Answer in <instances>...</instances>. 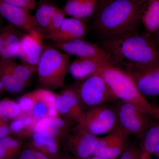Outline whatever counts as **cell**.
Segmentation results:
<instances>
[{
  "label": "cell",
  "instance_id": "obj_6",
  "mask_svg": "<svg viewBox=\"0 0 159 159\" xmlns=\"http://www.w3.org/2000/svg\"><path fill=\"white\" fill-rule=\"evenodd\" d=\"M76 125L98 136L110 133L119 123L116 109L104 105L86 110L82 121Z\"/></svg>",
  "mask_w": 159,
  "mask_h": 159
},
{
  "label": "cell",
  "instance_id": "obj_7",
  "mask_svg": "<svg viewBox=\"0 0 159 159\" xmlns=\"http://www.w3.org/2000/svg\"><path fill=\"white\" fill-rule=\"evenodd\" d=\"M119 125L126 133L142 139L150 126L148 118L139 108L121 101L115 107Z\"/></svg>",
  "mask_w": 159,
  "mask_h": 159
},
{
  "label": "cell",
  "instance_id": "obj_26",
  "mask_svg": "<svg viewBox=\"0 0 159 159\" xmlns=\"http://www.w3.org/2000/svg\"><path fill=\"white\" fill-rule=\"evenodd\" d=\"M22 113L17 102L8 99L0 100V118L2 119H15Z\"/></svg>",
  "mask_w": 159,
  "mask_h": 159
},
{
  "label": "cell",
  "instance_id": "obj_22",
  "mask_svg": "<svg viewBox=\"0 0 159 159\" xmlns=\"http://www.w3.org/2000/svg\"><path fill=\"white\" fill-rule=\"evenodd\" d=\"M140 20L148 33L159 30V0H150L145 10L142 9Z\"/></svg>",
  "mask_w": 159,
  "mask_h": 159
},
{
  "label": "cell",
  "instance_id": "obj_17",
  "mask_svg": "<svg viewBox=\"0 0 159 159\" xmlns=\"http://www.w3.org/2000/svg\"><path fill=\"white\" fill-rule=\"evenodd\" d=\"M109 64L115 65L111 61L102 58H78L70 63L68 72L75 79H85L101 67Z\"/></svg>",
  "mask_w": 159,
  "mask_h": 159
},
{
  "label": "cell",
  "instance_id": "obj_19",
  "mask_svg": "<svg viewBox=\"0 0 159 159\" xmlns=\"http://www.w3.org/2000/svg\"><path fill=\"white\" fill-rule=\"evenodd\" d=\"M35 14L32 16L34 25L38 31L45 36L48 33L52 18L59 9L50 1L41 0L38 3Z\"/></svg>",
  "mask_w": 159,
  "mask_h": 159
},
{
  "label": "cell",
  "instance_id": "obj_30",
  "mask_svg": "<svg viewBox=\"0 0 159 159\" xmlns=\"http://www.w3.org/2000/svg\"><path fill=\"white\" fill-rule=\"evenodd\" d=\"M17 103L23 113L30 114L34 106V100L31 92L20 97Z\"/></svg>",
  "mask_w": 159,
  "mask_h": 159
},
{
  "label": "cell",
  "instance_id": "obj_3",
  "mask_svg": "<svg viewBox=\"0 0 159 159\" xmlns=\"http://www.w3.org/2000/svg\"><path fill=\"white\" fill-rule=\"evenodd\" d=\"M97 72L102 76L118 99L132 104L145 115L159 121V107L146 100L128 72L111 64L101 67Z\"/></svg>",
  "mask_w": 159,
  "mask_h": 159
},
{
  "label": "cell",
  "instance_id": "obj_44",
  "mask_svg": "<svg viewBox=\"0 0 159 159\" xmlns=\"http://www.w3.org/2000/svg\"><path fill=\"white\" fill-rule=\"evenodd\" d=\"M71 159H77L76 158H75V157H73V156H71Z\"/></svg>",
  "mask_w": 159,
  "mask_h": 159
},
{
  "label": "cell",
  "instance_id": "obj_18",
  "mask_svg": "<svg viewBox=\"0 0 159 159\" xmlns=\"http://www.w3.org/2000/svg\"><path fill=\"white\" fill-rule=\"evenodd\" d=\"M99 3V0H67L63 9L70 17L84 20L95 13Z\"/></svg>",
  "mask_w": 159,
  "mask_h": 159
},
{
  "label": "cell",
  "instance_id": "obj_13",
  "mask_svg": "<svg viewBox=\"0 0 159 159\" xmlns=\"http://www.w3.org/2000/svg\"><path fill=\"white\" fill-rule=\"evenodd\" d=\"M87 26L82 20L66 18L55 33L45 38L54 43H61L74 40L83 39L88 32Z\"/></svg>",
  "mask_w": 159,
  "mask_h": 159
},
{
  "label": "cell",
  "instance_id": "obj_47",
  "mask_svg": "<svg viewBox=\"0 0 159 159\" xmlns=\"http://www.w3.org/2000/svg\"><path fill=\"white\" fill-rule=\"evenodd\" d=\"M46 1H51V0H46Z\"/></svg>",
  "mask_w": 159,
  "mask_h": 159
},
{
  "label": "cell",
  "instance_id": "obj_12",
  "mask_svg": "<svg viewBox=\"0 0 159 159\" xmlns=\"http://www.w3.org/2000/svg\"><path fill=\"white\" fill-rule=\"evenodd\" d=\"M127 72L144 97L159 95V64Z\"/></svg>",
  "mask_w": 159,
  "mask_h": 159
},
{
  "label": "cell",
  "instance_id": "obj_23",
  "mask_svg": "<svg viewBox=\"0 0 159 159\" xmlns=\"http://www.w3.org/2000/svg\"><path fill=\"white\" fill-rule=\"evenodd\" d=\"M8 24L9 28L5 39L4 48L0 57L12 59L18 57L20 39L21 36H20L17 28L9 23Z\"/></svg>",
  "mask_w": 159,
  "mask_h": 159
},
{
  "label": "cell",
  "instance_id": "obj_1",
  "mask_svg": "<svg viewBox=\"0 0 159 159\" xmlns=\"http://www.w3.org/2000/svg\"><path fill=\"white\" fill-rule=\"evenodd\" d=\"M102 48L115 66H125L129 72L159 64V50L150 38L134 31L106 39Z\"/></svg>",
  "mask_w": 159,
  "mask_h": 159
},
{
  "label": "cell",
  "instance_id": "obj_45",
  "mask_svg": "<svg viewBox=\"0 0 159 159\" xmlns=\"http://www.w3.org/2000/svg\"><path fill=\"white\" fill-rule=\"evenodd\" d=\"M145 159H150V157H148L146 158Z\"/></svg>",
  "mask_w": 159,
  "mask_h": 159
},
{
  "label": "cell",
  "instance_id": "obj_35",
  "mask_svg": "<svg viewBox=\"0 0 159 159\" xmlns=\"http://www.w3.org/2000/svg\"><path fill=\"white\" fill-rule=\"evenodd\" d=\"M0 159H11L6 148L0 143Z\"/></svg>",
  "mask_w": 159,
  "mask_h": 159
},
{
  "label": "cell",
  "instance_id": "obj_16",
  "mask_svg": "<svg viewBox=\"0 0 159 159\" xmlns=\"http://www.w3.org/2000/svg\"><path fill=\"white\" fill-rule=\"evenodd\" d=\"M70 121L57 117H46L38 119L34 124L33 132L58 140L66 136L70 131Z\"/></svg>",
  "mask_w": 159,
  "mask_h": 159
},
{
  "label": "cell",
  "instance_id": "obj_40",
  "mask_svg": "<svg viewBox=\"0 0 159 159\" xmlns=\"http://www.w3.org/2000/svg\"><path fill=\"white\" fill-rule=\"evenodd\" d=\"M59 159H71V157L69 155H65L61 157Z\"/></svg>",
  "mask_w": 159,
  "mask_h": 159
},
{
  "label": "cell",
  "instance_id": "obj_9",
  "mask_svg": "<svg viewBox=\"0 0 159 159\" xmlns=\"http://www.w3.org/2000/svg\"><path fill=\"white\" fill-rule=\"evenodd\" d=\"M129 136L119 125L104 138H100L93 156L117 159L129 144Z\"/></svg>",
  "mask_w": 159,
  "mask_h": 159
},
{
  "label": "cell",
  "instance_id": "obj_27",
  "mask_svg": "<svg viewBox=\"0 0 159 159\" xmlns=\"http://www.w3.org/2000/svg\"><path fill=\"white\" fill-rule=\"evenodd\" d=\"M7 61L9 67L16 76L26 84L29 82L34 73L37 71V67L23 64H20L14 62L12 59H7Z\"/></svg>",
  "mask_w": 159,
  "mask_h": 159
},
{
  "label": "cell",
  "instance_id": "obj_4",
  "mask_svg": "<svg viewBox=\"0 0 159 159\" xmlns=\"http://www.w3.org/2000/svg\"><path fill=\"white\" fill-rule=\"evenodd\" d=\"M70 59L69 54L53 46L44 45L37 69L40 85L45 89L62 87L68 72Z\"/></svg>",
  "mask_w": 159,
  "mask_h": 159
},
{
  "label": "cell",
  "instance_id": "obj_41",
  "mask_svg": "<svg viewBox=\"0 0 159 159\" xmlns=\"http://www.w3.org/2000/svg\"><path fill=\"white\" fill-rule=\"evenodd\" d=\"M87 159H108L106 158H104L100 157H97L95 156H92L90 157H89Z\"/></svg>",
  "mask_w": 159,
  "mask_h": 159
},
{
  "label": "cell",
  "instance_id": "obj_29",
  "mask_svg": "<svg viewBox=\"0 0 159 159\" xmlns=\"http://www.w3.org/2000/svg\"><path fill=\"white\" fill-rule=\"evenodd\" d=\"M66 16L63 9L59 8L58 9L52 18L48 33L45 36V38L55 33L59 29L66 18Z\"/></svg>",
  "mask_w": 159,
  "mask_h": 159
},
{
  "label": "cell",
  "instance_id": "obj_2",
  "mask_svg": "<svg viewBox=\"0 0 159 159\" xmlns=\"http://www.w3.org/2000/svg\"><path fill=\"white\" fill-rule=\"evenodd\" d=\"M142 9L139 0H99L94 26L106 39L135 31Z\"/></svg>",
  "mask_w": 159,
  "mask_h": 159
},
{
  "label": "cell",
  "instance_id": "obj_34",
  "mask_svg": "<svg viewBox=\"0 0 159 159\" xmlns=\"http://www.w3.org/2000/svg\"><path fill=\"white\" fill-rule=\"evenodd\" d=\"M9 28V24L0 29V56L2 52L5 43V39Z\"/></svg>",
  "mask_w": 159,
  "mask_h": 159
},
{
  "label": "cell",
  "instance_id": "obj_42",
  "mask_svg": "<svg viewBox=\"0 0 159 159\" xmlns=\"http://www.w3.org/2000/svg\"><path fill=\"white\" fill-rule=\"evenodd\" d=\"M146 158H145V157L142 156L141 153L140 155H139V156L136 157L134 159H145Z\"/></svg>",
  "mask_w": 159,
  "mask_h": 159
},
{
  "label": "cell",
  "instance_id": "obj_32",
  "mask_svg": "<svg viewBox=\"0 0 159 159\" xmlns=\"http://www.w3.org/2000/svg\"><path fill=\"white\" fill-rule=\"evenodd\" d=\"M36 151L32 145H29L20 151L16 159H34Z\"/></svg>",
  "mask_w": 159,
  "mask_h": 159
},
{
  "label": "cell",
  "instance_id": "obj_8",
  "mask_svg": "<svg viewBox=\"0 0 159 159\" xmlns=\"http://www.w3.org/2000/svg\"><path fill=\"white\" fill-rule=\"evenodd\" d=\"M66 138L67 148L77 159H87L93 156L100 139L77 125Z\"/></svg>",
  "mask_w": 159,
  "mask_h": 159
},
{
  "label": "cell",
  "instance_id": "obj_24",
  "mask_svg": "<svg viewBox=\"0 0 159 159\" xmlns=\"http://www.w3.org/2000/svg\"><path fill=\"white\" fill-rule=\"evenodd\" d=\"M142 139L141 154L148 157L154 154L157 145H159V124L149 126Z\"/></svg>",
  "mask_w": 159,
  "mask_h": 159
},
{
  "label": "cell",
  "instance_id": "obj_21",
  "mask_svg": "<svg viewBox=\"0 0 159 159\" xmlns=\"http://www.w3.org/2000/svg\"><path fill=\"white\" fill-rule=\"evenodd\" d=\"M31 145L51 159H59L61 157L57 139L34 133Z\"/></svg>",
  "mask_w": 159,
  "mask_h": 159
},
{
  "label": "cell",
  "instance_id": "obj_43",
  "mask_svg": "<svg viewBox=\"0 0 159 159\" xmlns=\"http://www.w3.org/2000/svg\"><path fill=\"white\" fill-rule=\"evenodd\" d=\"M156 33H157V36L158 39L159 41V30H158V31H157Z\"/></svg>",
  "mask_w": 159,
  "mask_h": 159
},
{
  "label": "cell",
  "instance_id": "obj_36",
  "mask_svg": "<svg viewBox=\"0 0 159 159\" xmlns=\"http://www.w3.org/2000/svg\"><path fill=\"white\" fill-rule=\"evenodd\" d=\"M30 7L31 9H34L37 6L38 2L36 0H23Z\"/></svg>",
  "mask_w": 159,
  "mask_h": 159
},
{
  "label": "cell",
  "instance_id": "obj_20",
  "mask_svg": "<svg viewBox=\"0 0 159 159\" xmlns=\"http://www.w3.org/2000/svg\"><path fill=\"white\" fill-rule=\"evenodd\" d=\"M0 80L4 89L11 93L22 92L27 85L16 76L8 64L7 59L0 57Z\"/></svg>",
  "mask_w": 159,
  "mask_h": 159
},
{
  "label": "cell",
  "instance_id": "obj_33",
  "mask_svg": "<svg viewBox=\"0 0 159 159\" xmlns=\"http://www.w3.org/2000/svg\"><path fill=\"white\" fill-rule=\"evenodd\" d=\"M10 130L16 134H20L22 133H26L25 129L24 127L21 119L19 117L17 119H14L10 125Z\"/></svg>",
  "mask_w": 159,
  "mask_h": 159
},
{
  "label": "cell",
  "instance_id": "obj_31",
  "mask_svg": "<svg viewBox=\"0 0 159 159\" xmlns=\"http://www.w3.org/2000/svg\"><path fill=\"white\" fill-rule=\"evenodd\" d=\"M141 153V149L138 145L129 142L125 151L117 159H134Z\"/></svg>",
  "mask_w": 159,
  "mask_h": 159
},
{
  "label": "cell",
  "instance_id": "obj_15",
  "mask_svg": "<svg viewBox=\"0 0 159 159\" xmlns=\"http://www.w3.org/2000/svg\"><path fill=\"white\" fill-rule=\"evenodd\" d=\"M31 93L34 100V106L30 114L34 118L38 120L46 117L59 116L55 107L56 94L45 89Z\"/></svg>",
  "mask_w": 159,
  "mask_h": 159
},
{
  "label": "cell",
  "instance_id": "obj_25",
  "mask_svg": "<svg viewBox=\"0 0 159 159\" xmlns=\"http://www.w3.org/2000/svg\"><path fill=\"white\" fill-rule=\"evenodd\" d=\"M61 93L65 96L70 104L71 121L76 124H79L83 119L85 111L80 103L76 91L74 89H67Z\"/></svg>",
  "mask_w": 159,
  "mask_h": 159
},
{
  "label": "cell",
  "instance_id": "obj_5",
  "mask_svg": "<svg viewBox=\"0 0 159 159\" xmlns=\"http://www.w3.org/2000/svg\"><path fill=\"white\" fill-rule=\"evenodd\" d=\"M75 91L84 110L118 99L104 79L97 72L85 79Z\"/></svg>",
  "mask_w": 159,
  "mask_h": 159
},
{
  "label": "cell",
  "instance_id": "obj_28",
  "mask_svg": "<svg viewBox=\"0 0 159 159\" xmlns=\"http://www.w3.org/2000/svg\"><path fill=\"white\" fill-rule=\"evenodd\" d=\"M0 143L6 148L11 159L17 157L20 152L21 144L17 140L7 137L0 139Z\"/></svg>",
  "mask_w": 159,
  "mask_h": 159
},
{
  "label": "cell",
  "instance_id": "obj_10",
  "mask_svg": "<svg viewBox=\"0 0 159 159\" xmlns=\"http://www.w3.org/2000/svg\"><path fill=\"white\" fill-rule=\"evenodd\" d=\"M44 35L36 30L27 33L21 37L18 57L23 64L37 68L43 51Z\"/></svg>",
  "mask_w": 159,
  "mask_h": 159
},
{
  "label": "cell",
  "instance_id": "obj_46",
  "mask_svg": "<svg viewBox=\"0 0 159 159\" xmlns=\"http://www.w3.org/2000/svg\"><path fill=\"white\" fill-rule=\"evenodd\" d=\"M1 17H2V16H1V15H0V21H1Z\"/></svg>",
  "mask_w": 159,
  "mask_h": 159
},
{
  "label": "cell",
  "instance_id": "obj_37",
  "mask_svg": "<svg viewBox=\"0 0 159 159\" xmlns=\"http://www.w3.org/2000/svg\"><path fill=\"white\" fill-rule=\"evenodd\" d=\"M34 159H51L49 157L46 156L44 154L39 151H36V153H35V157Z\"/></svg>",
  "mask_w": 159,
  "mask_h": 159
},
{
  "label": "cell",
  "instance_id": "obj_11",
  "mask_svg": "<svg viewBox=\"0 0 159 159\" xmlns=\"http://www.w3.org/2000/svg\"><path fill=\"white\" fill-rule=\"evenodd\" d=\"M52 46L58 50H62L66 54L75 55L78 58H102L111 61L114 63L109 54L102 47L83 39L74 40L64 43H54Z\"/></svg>",
  "mask_w": 159,
  "mask_h": 159
},
{
  "label": "cell",
  "instance_id": "obj_38",
  "mask_svg": "<svg viewBox=\"0 0 159 159\" xmlns=\"http://www.w3.org/2000/svg\"><path fill=\"white\" fill-rule=\"evenodd\" d=\"M6 123V121H5V119H2L0 118V131L2 129L3 126H4V125H5Z\"/></svg>",
  "mask_w": 159,
  "mask_h": 159
},
{
  "label": "cell",
  "instance_id": "obj_14",
  "mask_svg": "<svg viewBox=\"0 0 159 159\" xmlns=\"http://www.w3.org/2000/svg\"><path fill=\"white\" fill-rule=\"evenodd\" d=\"M29 10L0 1V15L16 28L29 33L37 31Z\"/></svg>",
  "mask_w": 159,
  "mask_h": 159
},
{
  "label": "cell",
  "instance_id": "obj_39",
  "mask_svg": "<svg viewBox=\"0 0 159 159\" xmlns=\"http://www.w3.org/2000/svg\"><path fill=\"white\" fill-rule=\"evenodd\" d=\"M5 89H4V86H3L2 83L1 82V80H0V96L2 95V93L3 91Z\"/></svg>",
  "mask_w": 159,
  "mask_h": 159
}]
</instances>
